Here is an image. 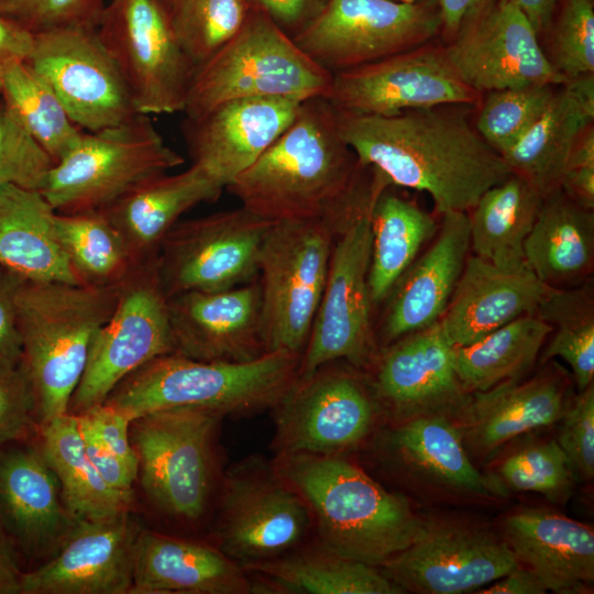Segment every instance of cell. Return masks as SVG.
I'll use <instances>...</instances> for the list:
<instances>
[{"mask_svg": "<svg viewBox=\"0 0 594 594\" xmlns=\"http://www.w3.org/2000/svg\"><path fill=\"white\" fill-rule=\"evenodd\" d=\"M304 101L289 97L233 99L196 119H186L193 163L226 188L290 127Z\"/></svg>", "mask_w": 594, "mask_h": 594, "instance_id": "cb8c5ba5", "label": "cell"}, {"mask_svg": "<svg viewBox=\"0 0 594 594\" xmlns=\"http://www.w3.org/2000/svg\"><path fill=\"white\" fill-rule=\"evenodd\" d=\"M380 194L334 237L323 293L297 378H306L321 366L340 360L356 369L376 361L369 271L371 210Z\"/></svg>", "mask_w": 594, "mask_h": 594, "instance_id": "30bf717a", "label": "cell"}, {"mask_svg": "<svg viewBox=\"0 0 594 594\" xmlns=\"http://www.w3.org/2000/svg\"><path fill=\"white\" fill-rule=\"evenodd\" d=\"M560 188L581 206L594 208V129L587 125L568 157Z\"/></svg>", "mask_w": 594, "mask_h": 594, "instance_id": "db71d44e", "label": "cell"}, {"mask_svg": "<svg viewBox=\"0 0 594 594\" xmlns=\"http://www.w3.org/2000/svg\"><path fill=\"white\" fill-rule=\"evenodd\" d=\"M81 414L89 419L102 443L138 479V458L129 433L131 421L106 404L96 405Z\"/></svg>", "mask_w": 594, "mask_h": 594, "instance_id": "11a10c76", "label": "cell"}, {"mask_svg": "<svg viewBox=\"0 0 594 594\" xmlns=\"http://www.w3.org/2000/svg\"><path fill=\"white\" fill-rule=\"evenodd\" d=\"M395 1H398V2H404V3H414L418 0H395Z\"/></svg>", "mask_w": 594, "mask_h": 594, "instance_id": "003e7915", "label": "cell"}, {"mask_svg": "<svg viewBox=\"0 0 594 594\" xmlns=\"http://www.w3.org/2000/svg\"><path fill=\"white\" fill-rule=\"evenodd\" d=\"M387 188L377 196L371 210L369 287L373 307L387 299L422 244L438 230L429 213Z\"/></svg>", "mask_w": 594, "mask_h": 594, "instance_id": "74e56055", "label": "cell"}, {"mask_svg": "<svg viewBox=\"0 0 594 594\" xmlns=\"http://www.w3.org/2000/svg\"><path fill=\"white\" fill-rule=\"evenodd\" d=\"M118 287L25 280L16 297L18 328L38 426L67 414L98 330L110 318Z\"/></svg>", "mask_w": 594, "mask_h": 594, "instance_id": "277c9868", "label": "cell"}, {"mask_svg": "<svg viewBox=\"0 0 594 594\" xmlns=\"http://www.w3.org/2000/svg\"><path fill=\"white\" fill-rule=\"evenodd\" d=\"M565 409L564 386L556 375L507 381L474 392L461 433L473 450L486 454L518 435L553 424Z\"/></svg>", "mask_w": 594, "mask_h": 594, "instance_id": "d6a6232c", "label": "cell"}, {"mask_svg": "<svg viewBox=\"0 0 594 594\" xmlns=\"http://www.w3.org/2000/svg\"><path fill=\"white\" fill-rule=\"evenodd\" d=\"M528 19L537 34L549 30L559 0H509Z\"/></svg>", "mask_w": 594, "mask_h": 594, "instance_id": "be15d7a7", "label": "cell"}, {"mask_svg": "<svg viewBox=\"0 0 594 594\" xmlns=\"http://www.w3.org/2000/svg\"><path fill=\"white\" fill-rule=\"evenodd\" d=\"M470 251L464 211L442 213L437 237L391 292L381 324L385 344L438 322L462 274ZM386 299V300H387Z\"/></svg>", "mask_w": 594, "mask_h": 594, "instance_id": "d4e9b609", "label": "cell"}, {"mask_svg": "<svg viewBox=\"0 0 594 594\" xmlns=\"http://www.w3.org/2000/svg\"><path fill=\"white\" fill-rule=\"evenodd\" d=\"M543 198L529 180L514 173L488 188L468 211L473 255L505 270L526 265L524 244Z\"/></svg>", "mask_w": 594, "mask_h": 594, "instance_id": "e575fe53", "label": "cell"}, {"mask_svg": "<svg viewBox=\"0 0 594 594\" xmlns=\"http://www.w3.org/2000/svg\"><path fill=\"white\" fill-rule=\"evenodd\" d=\"M514 490L559 495L571 485L572 471L557 441L542 442L509 455L499 469Z\"/></svg>", "mask_w": 594, "mask_h": 594, "instance_id": "c3c4849f", "label": "cell"}, {"mask_svg": "<svg viewBox=\"0 0 594 594\" xmlns=\"http://www.w3.org/2000/svg\"><path fill=\"white\" fill-rule=\"evenodd\" d=\"M337 229L323 221L274 222L258 255L266 352L302 354L323 293Z\"/></svg>", "mask_w": 594, "mask_h": 594, "instance_id": "9c48e42d", "label": "cell"}, {"mask_svg": "<svg viewBox=\"0 0 594 594\" xmlns=\"http://www.w3.org/2000/svg\"><path fill=\"white\" fill-rule=\"evenodd\" d=\"M274 410L277 453L341 455L367 436L374 418L362 381L331 363L297 378Z\"/></svg>", "mask_w": 594, "mask_h": 594, "instance_id": "d6986e66", "label": "cell"}, {"mask_svg": "<svg viewBox=\"0 0 594 594\" xmlns=\"http://www.w3.org/2000/svg\"><path fill=\"white\" fill-rule=\"evenodd\" d=\"M536 315L551 326L554 334L541 361L561 358L573 372L579 391L594 378V302L588 287L547 286Z\"/></svg>", "mask_w": 594, "mask_h": 594, "instance_id": "7bdbcfd3", "label": "cell"}, {"mask_svg": "<svg viewBox=\"0 0 594 594\" xmlns=\"http://www.w3.org/2000/svg\"><path fill=\"white\" fill-rule=\"evenodd\" d=\"M55 224L70 267L80 285L122 284L138 262L119 231L100 210L56 212Z\"/></svg>", "mask_w": 594, "mask_h": 594, "instance_id": "60d3db41", "label": "cell"}, {"mask_svg": "<svg viewBox=\"0 0 594 594\" xmlns=\"http://www.w3.org/2000/svg\"><path fill=\"white\" fill-rule=\"evenodd\" d=\"M34 34L26 62L47 81L81 130L98 131L140 114L96 30L57 29Z\"/></svg>", "mask_w": 594, "mask_h": 594, "instance_id": "e0dca14e", "label": "cell"}, {"mask_svg": "<svg viewBox=\"0 0 594 594\" xmlns=\"http://www.w3.org/2000/svg\"><path fill=\"white\" fill-rule=\"evenodd\" d=\"M184 163L150 116L84 131L54 163L40 190L58 213L102 210L136 185Z\"/></svg>", "mask_w": 594, "mask_h": 594, "instance_id": "ba28073f", "label": "cell"}, {"mask_svg": "<svg viewBox=\"0 0 594 594\" xmlns=\"http://www.w3.org/2000/svg\"><path fill=\"white\" fill-rule=\"evenodd\" d=\"M249 0H183L172 14L177 40L197 68L243 25Z\"/></svg>", "mask_w": 594, "mask_h": 594, "instance_id": "ee69618b", "label": "cell"}, {"mask_svg": "<svg viewBox=\"0 0 594 594\" xmlns=\"http://www.w3.org/2000/svg\"><path fill=\"white\" fill-rule=\"evenodd\" d=\"M53 165L0 98V189L15 185L41 190Z\"/></svg>", "mask_w": 594, "mask_h": 594, "instance_id": "7dc6e473", "label": "cell"}, {"mask_svg": "<svg viewBox=\"0 0 594 594\" xmlns=\"http://www.w3.org/2000/svg\"><path fill=\"white\" fill-rule=\"evenodd\" d=\"M527 266L547 286L573 284L594 265V215L561 188L544 196L524 244Z\"/></svg>", "mask_w": 594, "mask_h": 594, "instance_id": "836d02e7", "label": "cell"}, {"mask_svg": "<svg viewBox=\"0 0 594 594\" xmlns=\"http://www.w3.org/2000/svg\"><path fill=\"white\" fill-rule=\"evenodd\" d=\"M440 18L441 33L447 41H451L462 26L477 14L491 0H437Z\"/></svg>", "mask_w": 594, "mask_h": 594, "instance_id": "91938a15", "label": "cell"}, {"mask_svg": "<svg viewBox=\"0 0 594 594\" xmlns=\"http://www.w3.org/2000/svg\"><path fill=\"white\" fill-rule=\"evenodd\" d=\"M77 416L86 453L99 475L110 488L133 498V483L136 479L102 443L89 419L82 414Z\"/></svg>", "mask_w": 594, "mask_h": 594, "instance_id": "9f6ffc18", "label": "cell"}, {"mask_svg": "<svg viewBox=\"0 0 594 594\" xmlns=\"http://www.w3.org/2000/svg\"><path fill=\"white\" fill-rule=\"evenodd\" d=\"M174 352L241 363L266 353L257 280L218 292H186L167 300Z\"/></svg>", "mask_w": 594, "mask_h": 594, "instance_id": "603a6c76", "label": "cell"}, {"mask_svg": "<svg viewBox=\"0 0 594 594\" xmlns=\"http://www.w3.org/2000/svg\"><path fill=\"white\" fill-rule=\"evenodd\" d=\"M275 471L302 497L319 546L381 568L419 536L424 520L341 455L277 453Z\"/></svg>", "mask_w": 594, "mask_h": 594, "instance_id": "3957f363", "label": "cell"}, {"mask_svg": "<svg viewBox=\"0 0 594 594\" xmlns=\"http://www.w3.org/2000/svg\"><path fill=\"white\" fill-rule=\"evenodd\" d=\"M35 34L20 22L0 15V86L6 67L16 61H28Z\"/></svg>", "mask_w": 594, "mask_h": 594, "instance_id": "680465c9", "label": "cell"}, {"mask_svg": "<svg viewBox=\"0 0 594 594\" xmlns=\"http://www.w3.org/2000/svg\"><path fill=\"white\" fill-rule=\"evenodd\" d=\"M385 176L361 164L322 97L301 103L290 127L226 189L272 222L323 221L339 232L382 189Z\"/></svg>", "mask_w": 594, "mask_h": 594, "instance_id": "6da1fadb", "label": "cell"}, {"mask_svg": "<svg viewBox=\"0 0 594 594\" xmlns=\"http://www.w3.org/2000/svg\"><path fill=\"white\" fill-rule=\"evenodd\" d=\"M593 120L594 74L569 79L554 90L528 131L501 156L512 173L547 196L560 188L572 147Z\"/></svg>", "mask_w": 594, "mask_h": 594, "instance_id": "4dcf8cb0", "label": "cell"}, {"mask_svg": "<svg viewBox=\"0 0 594 594\" xmlns=\"http://www.w3.org/2000/svg\"><path fill=\"white\" fill-rule=\"evenodd\" d=\"M392 443L406 463L438 484L482 496L503 493L497 482L475 469L461 431L443 417L410 419L394 432Z\"/></svg>", "mask_w": 594, "mask_h": 594, "instance_id": "f35d334b", "label": "cell"}, {"mask_svg": "<svg viewBox=\"0 0 594 594\" xmlns=\"http://www.w3.org/2000/svg\"><path fill=\"white\" fill-rule=\"evenodd\" d=\"M553 92V86L490 91L474 125L481 136L503 154L535 123Z\"/></svg>", "mask_w": 594, "mask_h": 594, "instance_id": "f6af8a7d", "label": "cell"}, {"mask_svg": "<svg viewBox=\"0 0 594 594\" xmlns=\"http://www.w3.org/2000/svg\"><path fill=\"white\" fill-rule=\"evenodd\" d=\"M266 581V590L297 594H399L381 570L321 546L297 548L275 559L242 565Z\"/></svg>", "mask_w": 594, "mask_h": 594, "instance_id": "d590c367", "label": "cell"}, {"mask_svg": "<svg viewBox=\"0 0 594 594\" xmlns=\"http://www.w3.org/2000/svg\"><path fill=\"white\" fill-rule=\"evenodd\" d=\"M156 256L140 262L119 285L114 309L92 340L67 414L79 415L102 404L133 371L174 352L168 298L160 284Z\"/></svg>", "mask_w": 594, "mask_h": 594, "instance_id": "4fadbf2b", "label": "cell"}, {"mask_svg": "<svg viewBox=\"0 0 594 594\" xmlns=\"http://www.w3.org/2000/svg\"><path fill=\"white\" fill-rule=\"evenodd\" d=\"M21 556L0 526V594H20Z\"/></svg>", "mask_w": 594, "mask_h": 594, "instance_id": "6125c7cd", "label": "cell"}, {"mask_svg": "<svg viewBox=\"0 0 594 594\" xmlns=\"http://www.w3.org/2000/svg\"><path fill=\"white\" fill-rule=\"evenodd\" d=\"M96 32L118 66L138 113L184 112L196 67L160 0H111Z\"/></svg>", "mask_w": 594, "mask_h": 594, "instance_id": "8fae6325", "label": "cell"}, {"mask_svg": "<svg viewBox=\"0 0 594 594\" xmlns=\"http://www.w3.org/2000/svg\"><path fill=\"white\" fill-rule=\"evenodd\" d=\"M324 99L340 111L392 116L411 109L475 105L480 92L459 77L443 46L427 43L334 73Z\"/></svg>", "mask_w": 594, "mask_h": 594, "instance_id": "2e32d148", "label": "cell"}, {"mask_svg": "<svg viewBox=\"0 0 594 594\" xmlns=\"http://www.w3.org/2000/svg\"><path fill=\"white\" fill-rule=\"evenodd\" d=\"M300 359L297 353L274 351L232 363L168 353L124 377L102 404L130 421L177 407L207 408L223 416L274 408L297 381Z\"/></svg>", "mask_w": 594, "mask_h": 594, "instance_id": "5b68a950", "label": "cell"}, {"mask_svg": "<svg viewBox=\"0 0 594 594\" xmlns=\"http://www.w3.org/2000/svg\"><path fill=\"white\" fill-rule=\"evenodd\" d=\"M141 529L130 512L79 519L53 556L23 571L20 594H130Z\"/></svg>", "mask_w": 594, "mask_h": 594, "instance_id": "44dd1931", "label": "cell"}, {"mask_svg": "<svg viewBox=\"0 0 594 594\" xmlns=\"http://www.w3.org/2000/svg\"><path fill=\"white\" fill-rule=\"evenodd\" d=\"M38 431L29 378L19 365L0 376V446L32 441Z\"/></svg>", "mask_w": 594, "mask_h": 594, "instance_id": "f907efd6", "label": "cell"}, {"mask_svg": "<svg viewBox=\"0 0 594 594\" xmlns=\"http://www.w3.org/2000/svg\"><path fill=\"white\" fill-rule=\"evenodd\" d=\"M440 33L437 0H329L292 38L334 74L419 47Z\"/></svg>", "mask_w": 594, "mask_h": 594, "instance_id": "7c38bea8", "label": "cell"}, {"mask_svg": "<svg viewBox=\"0 0 594 594\" xmlns=\"http://www.w3.org/2000/svg\"><path fill=\"white\" fill-rule=\"evenodd\" d=\"M443 48L459 77L480 94L568 81L509 0H491Z\"/></svg>", "mask_w": 594, "mask_h": 594, "instance_id": "ac0fdd59", "label": "cell"}, {"mask_svg": "<svg viewBox=\"0 0 594 594\" xmlns=\"http://www.w3.org/2000/svg\"><path fill=\"white\" fill-rule=\"evenodd\" d=\"M224 186L206 168L148 178L100 210L123 238L138 262L153 258L180 216L202 202L216 201Z\"/></svg>", "mask_w": 594, "mask_h": 594, "instance_id": "f1b7e54d", "label": "cell"}, {"mask_svg": "<svg viewBox=\"0 0 594 594\" xmlns=\"http://www.w3.org/2000/svg\"><path fill=\"white\" fill-rule=\"evenodd\" d=\"M558 444L571 471L584 479L594 475V386L581 391L562 416Z\"/></svg>", "mask_w": 594, "mask_h": 594, "instance_id": "681fc988", "label": "cell"}, {"mask_svg": "<svg viewBox=\"0 0 594 594\" xmlns=\"http://www.w3.org/2000/svg\"><path fill=\"white\" fill-rule=\"evenodd\" d=\"M448 106L392 116L334 109L337 130L361 164L391 185L427 193L439 213L470 211L512 170L464 114Z\"/></svg>", "mask_w": 594, "mask_h": 594, "instance_id": "7a4b0ae2", "label": "cell"}, {"mask_svg": "<svg viewBox=\"0 0 594 594\" xmlns=\"http://www.w3.org/2000/svg\"><path fill=\"white\" fill-rule=\"evenodd\" d=\"M561 1L549 58L568 80L594 74L593 0Z\"/></svg>", "mask_w": 594, "mask_h": 594, "instance_id": "bcb514c9", "label": "cell"}, {"mask_svg": "<svg viewBox=\"0 0 594 594\" xmlns=\"http://www.w3.org/2000/svg\"><path fill=\"white\" fill-rule=\"evenodd\" d=\"M547 588L539 578L528 568L518 564L514 570L494 581L476 594H543Z\"/></svg>", "mask_w": 594, "mask_h": 594, "instance_id": "94428289", "label": "cell"}, {"mask_svg": "<svg viewBox=\"0 0 594 594\" xmlns=\"http://www.w3.org/2000/svg\"><path fill=\"white\" fill-rule=\"evenodd\" d=\"M550 324L536 314L522 315L468 345L454 346V365L462 388L484 392L519 380L536 362Z\"/></svg>", "mask_w": 594, "mask_h": 594, "instance_id": "ab89813d", "label": "cell"}, {"mask_svg": "<svg viewBox=\"0 0 594 594\" xmlns=\"http://www.w3.org/2000/svg\"><path fill=\"white\" fill-rule=\"evenodd\" d=\"M0 98L54 163L84 133L52 87L26 61L12 62L6 67Z\"/></svg>", "mask_w": 594, "mask_h": 594, "instance_id": "b9f144b4", "label": "cell"}, {"mask_svg": "<svg viewBox=\"0 0 594 594\" xmlns=\"http://www.w3.org/2000/svg\"><path fill=\"white\" fill-rule=\"evenodd\" d=\"M105 0H29L20 23L33 33L57 29L97 30Z\"/></svg>", "mask_w": 594, "mask_h": 594, "instance_id": "816d5d0a", "label": "cell"}, {"mask_svg": "<svg viewBox=\"0 0 594 594\" xmlns=\"http://www.w3.org/2000/svg\"><path fill=\"white\" fill-rule=\"evenodd\" d=\"M312 528L307 504L272 463L243 461L223 479L216 547L241 565L299 548Z\"/></svg>", "mask_w": 594, "mask_h": 594, "instance_id": "9a60e30c", "label": "cell"}, {"mask_svg": "<svg viewBox=\"0 0 594 594\" xmlns=\"http://www.w3.org/2000/svg\"><path fill=\"white\" fill-rule=\"evenodd\" d=\"M546 288L527 264L505 270L469 255L440 327L453 346L471 344L522 315L536 314Z\"/></svg>", "mask_w": 594, "mask_h": 594, "instance_id": "484cf974", "label": "cell"}, {"mask_svg": "<svg viewBox=\"0 0 594 594\" xmlns=\"http://www.w3.org/2000/svg\"><path fill=\"white\" fill-rule=\"evenodd\" d=\"M56 211L40 190L0 189V265L26 280L78 284L59 241Z\"/></svg>", "mask_w": 594, "mask_h": 594, "instance_id": "1f68e13d", "label": "cell"}, {"mask_svg": "<svg viewBox=\"0 0 594 594\" xmlns=\"http://www.w3.org/2000/svg\"><path fill=\"white\" fill-rule=\"evenodd\" d=\"M504 539L519 564L556 593H582L594 581L591 527L546 509L527 508L504 521Z\"/></svg>", "mask_w": 594, "mask_h": 594, "instance_id": "83f0119b", "label": "cell"}, {"mask_svg": "<svg viewBox=\"0 0 594 594\" xmlns=\"http://www.w3.org/2000/svg\"><path fill=\"white\" fill-rule=\"evenodd\" d=\"M34 443L61 485L67 509L78 519H101L130 512L133 498L110 488L89 460L77 415L38 426Z\"/></svg>", "mask_w": 594, "mask_h": 594, "instance_id": "8d00e7d4", "label": "cell"}, {"mask_svg": "<svg viewBox=\"0 0 594 594\" xmlns=\"http://www.w3.org/2000/svg\"><path fill=\"white\" fill-rule=\"evenodd\" d=\"M374 380L376 396L399 411L437 407L459 395L454 346L439 321L386 344Z\"/></svg>", "mask_w": 594, "mask_h": 594, "instance_id": "f546056e", "label": "cell"}, {"mask_svg": "<svg viewBox=\"0 0 594 594\" xmlns=\"http://www.w3.org/2000/svg\"><path fill=\"white\" fill-rule=\"evenodd\" d=\"M223 415L200 407L156 410L130 422L141 486L164 515L200 519L216 484V435Z\"/></svg>", "mask_w": 594, "mask_h": 594, "instance_id": "52a82bcc", "label": "cell"}, {"mask_svg": "<svg viewBox=\"0 0 594 594\" xmlns=\"http://www.w3.org/2000/svg\"><path fill=\"white\" fill-rule=\"evenodd\" d=\"M332 77L251 4L238 33L196 68L184 112L186 119H196L226 101L241 98H324Z\"/></svg>", "mask_w": 594, "mask_h": 594, "instance_id": "8992f818", "label": "cell"}, {"mask_svg": "<svg viewBox=\"0 0 594 594\" xmlns=\"http://www.w3.org/2000/svg\"><path fill=\"white\" fill-rule=\"evenodd\" d=\"M273 223L242 206L178 220L156 256L165 296L224 290L255 280L260 251Z\"/></svg>", "mask_w": 594, "mask_h": 594, "instance_id": "5bb4252c", "label": "cell"}, {"mask_svg": "<svg viewBox=\"0 0 594 594\" xmlns=\"http://www.w3.org/2000/svg\"><path fill=\"white\" fill-rule=\"evenodd\" d=\"M164 7L167 9L169 15L174 13V11L177 9V7L180 4L183 0H160Z\"/></svg>", "mask_w": 594, "mask_h": 594, "instance_id": "03108f58", "label": "cell"}, {"mask_svg": "<svg viewBox=\"0 0 594 594\" xmlns=\"http://www.w3.org/2000/svg\"><path fill=\"white\" fill-rule=\"evenodd\" d=\"M292 37L312 22L329 0H249Z\"/></svg>", "mask_w": 594, "mask_h": 594, "instance_id": "6f0895ef", "label": "cell"}, {"mask_svg": "<svg viewBox=\"0 0 594 594\" xmlns=\"http://www.w3.org/2000/svg\"><path fill=\"white\" fill-rule=\"evenodd\" d=\"M25 280L20 274L0 265V376L15 371L21 362L16 297Z\"/></svg>", "mask_w": 594, "mask_h": 594, "instance_id": "f5cc1de1", "label": "cell"}, {"mask_svg": "<svg viewBox=\"0 0 594 594\" xmlns=\"http://www.w3.org/2000/svg\"><path fill=\"white\" fill-rule=\"evenodd\" d=\"M255 592L243 566L217 547L141 529L130 594Z\"/></svg>", "mask_w": 594, "mask_h": 594, "instance_id": "4316f807", "label": "cell"}, {"mask_svg": "<svg viewBox=\"0 0 594 594\" xmlns=\"http://www.w3.org/2000/svg\"><path fill=\"white\" fill-rule=\"evenodd\" d=\"M29 0H0V15L18 22L23 18Z\"/></svg>", "mask_w": 594, "mask_h": 594, "instance_id": "e7e4bbea", "label": "cell"}, {"mask_svg": "<svg viewBox=\"0 0 594 594\" xmlns=\"http://www.w3.org/2000/svg\"><path fill=\"white\" fill-rule=\"evenodd\" d=\"M504 538L460 522L424 521L417 539L380 570L404 592L477 591L518 565Z\"/></svg>", "mask_w": 594, "mask_h": 594, "instance_id": "ffe728a7", "label": "cell"}, {"mask_svg": "<svg viewBox=\"0 0 594 594\" xmlns=\"http://www.w3.org/2000/svg\"><path fill=\"white\" fill-rule=\"evenodd\" d=\"M78 520L33 440L0 446V526L21 557L50 558Z\"/></svg>", "mask_w": 594, "mask_h": 594, "instance_id": "7402d4cb", "label": "cell"}]
</instances>
